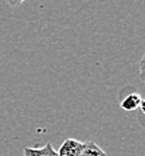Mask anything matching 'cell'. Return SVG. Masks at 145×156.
<instances>
[{"label":"cell","instance_id":"6da1fadb","mask_svg":"<svg viewBox=\"0 0 145 156\" xmlns=\"http://www.w3.org/2000/svg\"><path fill=\"white\" fill-rule=\"evenodd\" d=\"M118 101L120 106L125 112H138L140 119L144 120V100L141 94L133 90L130 85L122 87L120 94H118Z\"/></svg>","mask_w":145,"mask_h":156},{"label":"cell","instance_id":"7a4b0ae2","mask_svg":"<svg viewBox=\"0 0 145 156\" xmlns=\"http://www.w3.org/2000/svg\"><path fill=\"white\" fill-rule=\"evenodd\" d=\"M83 145H85V143H82L79 140L66 139L62 143L60 148L57 151V155L58 156H79L83 149Z\"/></svg>","mask_w":145,"mask_h":156},{"label":"cell","instance_id":"3957f363","mask_svg":"<svg viewBox=\"0 0 145 156\" xmlns=\"http://www.w3.org/2000/svg\"><path fill=\"white\" fill-rule=\"evenodd\" d=\"M23 156H58L57 155V149H54V147L47 143L46 145L40 148H32V147H26L23 151Z\"/></svg>","mask_w":145,"mask_h":156},{"label":"cell","instance_id":"277c9868","mask_svg":"<svg viewBox=\"0 0 145 156\" xmlns=\"http://www.w3.org/2000/svg\"><path fill=\"white\" fill-rule=\"evenodd\" d=\"M79 156H108V155H106V152L99 147L98 144H95L94 141H88V143H85L83 149Z\"/></svg>","mask_w":145,"mask_h":156},{"label":"cell","instance_id":"5b68a950","mask_svg":"<svg viewBox=\"0 0 145 156\" xmlns=\"http://www.w3.org/2000/svg\"><path fill=\"white\" fill-rule=\"evenodd\" d=\"M5 2H7V4L9 7H18V5H20L26 0H5Z\"/></svg>","mask_w":145,"mask_h":156}]
</instances>
